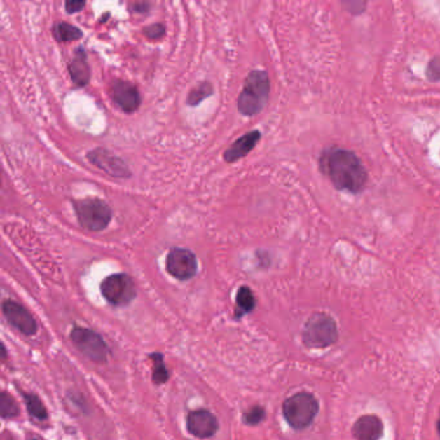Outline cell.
<instances>
[{
	"instance_id": "3",
	"label": "cell",
	"mask_w": 440,
	"mask_h": 440,
	"mask_svg": "<svg viewBox=\"0 0 440 440\" xmlns=\"http://www.w3.org/2000/svg\"><path fill=\"white\" fill-rule=\"evenodd\" d=\"M319 412V401L310 392H297L283 403V415L287 422L296 430L306 429Z\"/></svg>"
},
{
	"instance_id": "25",
	"label": "cell",
	"mask_w": 440,
	"mask_h": 440,
	"mask_svg": "<svg viewBox=\"0 0 440 440\" xmlns=\"http://www.w3.org/2000/svg\"><path fill=\"white\" fill-rule=\"evenodd\" d=\"M85 7L84 1H66L65 8L67 13H78Z\"/></svg>"
},
{
	"instance_id": "26",
	"label": "cell",
	"mask_w": 440,
	"mask_h": 440,
	"mask_svg": "<svg viewBox=\"0 0 440 440\" xmlns=\"http://www.w3.org/2000/svg\"><path fill=\"white\" fill-rule=\"evenodd\" d=\"M147 8H149V4H145V3H136L133 6L135 12H146Z\"/></svg>"
},
{
	"instance_id": "28",
	"label": "cell",
	"mask_w": 440,
	"mask_h": 440,
	"mask_svg": "<svg viewBox=\"0 0 440 440\" xmlns=\"http://www.w3.org/2000/svg\"><path fill=\"white\" fill-rule=\"evenodd\" d=\"M34 440H36V439H34Z\"/></svg>"
},
{
	"instance_id": "17",
	"label": "cell",
	"mask_w": 440,
	"mask_h": 440,
	"mask_svg": "<svg viewBox=\"0 0 440 440\" xmlns=\"http://www.w3.org/2000/svg\"><path fill=\"white\" fill-rule=\"evenodd\" d=\"M53 35L58 41L61 43H70V41H78L83 36V32L67 22H57L53 26Z\"/></svg>"
},
{
	"instance_id": "5",
	"label": "cell",
	"mask_w": 440,
	"mask_h": 440,
	"mask_svg": "<svg viewBox=\"0 0 440 440\" xmlns=\"http://www.w3.org/2000/svg\"><path fill=\"white\" fill-rule=\"evenodd\" d=\"M302 340L308 348H326L337 340V326L334 319L324 312H317L303 326Z\"/></svg>"
},
{
	"instance_id": "12",
	"label": "cell",
	"mask_w": 440,
	"mask_h": 440,
	"mask_svg": "<svg viewBox=\"0 0 440 440\" xmlns=\"http://www.w3.org/2000/svg\"><path fill=\"white\" fill-rule=\"evenodd\" d=\"M87 156L90 162L95 164L96 167L104 170L114 177H128L131 174L122 159L118 158L116 155L111 154L107 150L96 149L93 151H90Z\"/></svg>"
},
{
	"instance_id": "23",
	"label": "cell",
	"mask_w": 440,
	"mask_h": 440,
	"mask_svg": "<svg viewBox=\"0 0 440 440\" xmlns=\"http://www.w3.org/2000/svg\"><path fill=\"white\" fill-rule=\"evenodd\" d=\"M144 34L146 35L149 39L156 41L160 39L165 34V27L162 24H154L147 26L146 29H144Z\"/></svg>"
},
{
	"instance_id": "6",
	"label": "cell",
	"mask_w": 440,
	"mask_h": 440,
	"mask_svg": "<svg viewBox=\"0 0 440 440\" xmlns=\"http://www.w3.org/2000/svg\"><path fill=\"white\" fill-rule=\"evenodd\" d=\"M70 340L78 350L93 362L104 363L110 355V349L104 338L88 328L75 326L70 332Z\"/></svg>"
},
{
	"instance_id": "22",
	"label": "cell",
	"mask_w": 440,
	"mask_h": 440,
	"mask_svg": "<svg viewBox=\"0 0 440 440\" xmlns=\"http://www.w3.org/2000/svg\"><path fill=\"white\" fill-rule=\"evenodd\" d=\"M265 416H266L265 409L262 407H259V406H256V407L251 408V409L245 413V422L247 425L254 426V425H259L260 422H262V421L265 420Z\"/></svg>"
},
{
	"instance_id": "24",
	"label": "cell",
	"mask_w": 440,
	"mask_h": 440,
	"mask_svg": "<svg viewBox=\"0 0 440 440\" xmlns=\"http://www.w3.org/2000/svg\"><path fill=\"white\" fill-rule=\"evenodd\" d=\"M427 78L432 82L440 81V57L432 58L427 65Z\"/></svg>"
},
{
	"instance_id": "27",
	"label": "cell",
	"mask_w": 440,
	"mask_h": 440,
	"mask_svg": "<svg viewBox=\"0 0 440 440\" xmlns=\"http://www.w3.org/2000/svg\"><path fill=\"white\" fill-rule=\"evenodd\" d=\"M438 432H439V435H440V415H439V420H438Z\"/></svg>"
},
{
	"instance_id": "21",
	"label": "cell",
	"mask_w": 440,
	"mask_h": 440,
	"mask_svg": "<svg viewBox=\"0 0 440 440\" xmlns=\"http://www.w3.org/2000/svg\"><path fill=\"white\" fill-rule=\"evenodd\" d=\"M0 415L4 420L16 417L18 415L17 403L12 397H9L7 392H1V397H0Z\"/></svg>"
},
{
	"instance_id": "16",
	"label": "cell",
	"mask_w": 440,
	"mask_h": 440,
	"mask_svg": "<svg viewBox=\"0 0 440 440\" xmlns=\"http://www.w3.org/2000/svg\"><path fill=\"white\" fill-rule=\"evenodd\" d=\"M256 308V298L252 289L249 287L242 286L238 289L237 294V318H242L245 314L252 312Z\"/></svg>"
},
{
	"instance_id": "20",
	"label": "cell",
	"mask_w": 440,
	"mask_h": 440,
	"mask_svg": "<svg viewBox=\"0 0 440 440\" xmlns=\"http://www.w3.org/2000/svg\"><path fill=\"white\" fill-rule=\"evenodd\" d=\"M213 93L212 84L209 82L200 83L198 87L190 92L188 97V104L190 106L199 105L204 98L209 97Z\"/></svg>"
},
{
	"instance_id": "14",
	"label": "cell",
	"mask_w": 440,
	"mask_h": 440,
	"mask_svg": "<svg viewBox=\"0 0 440 440\" xmlns=\"http://www.w3.org/2000/svg\"><path fill=\"white\" fill-rule=\"evenodd\" d=\"M260 139H261V132L260 131H251L245 133L224 153L225 162L234 163L239 159L245 158L252 151Z\"/></svg>"
},
{
	"instance_id": "7",
	"label": "cell",
	"mask_w": 440,
	"mask_h": 440,
	"mask_svg": "<svg viewBox=\"0 0 440 440\" xmlns=\"http://www.w3.org/2000/svg\"><path fill=\"white\" fill-rule=\"evenodd\" d=\"M101 294L109 303L124 306L136 298V287L127 274L110 275L101 283Z\"/></svg>"
},
{
	"instance_id": "2",
	"label": "cell",
	"mask_w": 440,
	"mask_h": 440,
	"mask_svg": "<svg viewBox=\"0 0 440 440\" xmlns=\"http://www.w3.org/2000/svg\"><path fill=\"white\" fill-rule=\"evenodd\" d=\"M270 87V78L266 71H252L245 78V85L238 97V110L245 116L261 113L269 101Z\"/></svg>"
},
{
	"instance_id": "4",
	"label": "cell",
	"mask_w": 440,
	"mask_h": 440,
	"mask_svg": "<svg viewBox=\"0 0 440 440\" xmlns=\"http://www.w3.org/2000/svg\"><path fill=\"white\" fill-rule=\"evenodd\" d=\"M74 209L81 226L93 233L105 230L113 217L107 203L96 198L75 200Z\"/></svg>"
},
{
	"instance_id": "13",
	"label": "cell",
	"mask_w": 440,
	"mask_h": 440,
	"mask_svg": "<svg viewBox=\"0 0 440 440\" xmlns=\"http://www.w3.org/2000/svg\"><path fill=\"white\" fill-rule=\"evenodd\" d=\"M383 434V421L375 415L359 417L352 426V436L355 440H380Z\"/></svg>"
},
{
	"instance_id": "15",
	"label": "cell",
	"mask_w": 440,
	"mask_h": 440,
	"mask_svg": "<svg viewBox=\"0 0 440 440\" xmlns=\"http://www.w3.org/2000/svg\"><path fill=\"white\" fill-rule=\"evenodd\" d=\"M69 73L74 84L78 87H84L90 82V65L84 49L78 48L75 50V55L69 64Z\"/></svg>"
},
{
	"instance_id": "19",
	"label": "cell",
	"mask_w": 440,
	"mask_h": 440,
	"mask_svg": "<svg viewBox=\"0 0 440 440\" xmlns=\"http://www.w3.org/2000/svg\"><path fill=\"white\" fill-rule=\"evenodd\" d=\"M150 359L153 360L154 366H153V381L156 385H162L168 381L170 373L168 369L164 364V358L162 354H151Z\"/></svg>"
},
{
	"instance_id": "9",
	"label": "cell",
	"mask_w": 440,
	"mask_h": 440,
	"mask_svg": "<svg viewBox=\"0 0 440 440\" xmlns=\"http://www.w3.org/2000/svg\"><path fill=\"white\" fill-rule=\"evenodd\" d=\"M3 315L11 326H15L21 334L33 336L38 331V324L33 315L22 305L12 300H6L1 305Z\"/></svg>"
},
{
	"instance_id": "18",
	"label": "cell",
	"mask_w": 440,
	"mask_h": 440,
	"mask_svg": "<svg viewBox=\"0 0 440 440\" xmlns=\"http://www.w3.org/2000/svg\"><path fill=\"white\" fill-rule=\"evenodd\" d=\"M25 404L26 408L29 411V413L32 416L35 417L36 420H47L48 418V412L44 407L43 401H41L36 395L34 394H25L24 392Z\"/></svg>"
},
{
	"instance_id": "10",
	"label": "cell",
	"mask_w": 440,
	"mask_h": 440,
	"mask_svg": "<svg viewBox=\"0 0 440 440\" xmlns=\"http://www.w3.org/2000/svg\"><path fill=\"white\" fill-rule=\"evenodd\" d=\"M110 96L115 105L125 113H133L141 105L139 90L133 83L127 81H115L110 85Z\"/></svg>"
},
{
	"instance_id": "11",
	"label": "cell",
	"mask_w": 440,
	"mask_h": 440,
	"mask_svg": "<svg viewBox=\"0 0 440 440\" xmlns=\"http://www.w3.org/2000/svg\"><path fill=\"white\" fill-rule=\"evenodd\" d=\"M186 425H188V432L199 439L211 438L219 432V427H220L219 418L205 409L190 412L186 420Z\"/></svg>"
},
{
	"instance_id": "1",
	"label": "cell",
	"mask_w": 440,
	"mask_h": 440,
	"mask_svg": "<svg viewBox=\"0 0 440 440\" xmlns=\"http://www.w3.org/2000/svg\"><path fill=\"white\" fill-rule=\"evenodd\" d=\"M320 168L334 188L358 194L366 188L367 170L358 155L343 147H331L320 158Z\"/></svg>"
},
{
	"instance_id": "8",
	"label": "cell",
	"mask_w": 440,
	"mask_h": 440,
	"mask_svg": "<svg viewBox=\"0 0 440 440\" xmlns=\"http://www.w3.org/2000/svg\"><path fill=\"white\" fill-rule=\"evenodd\" d=\"M168 274L179 280H188L198 273V259L195 254L185 248H173L165 261Z\"/></svg>"
}]
</instances>
